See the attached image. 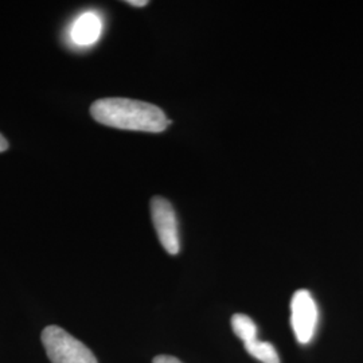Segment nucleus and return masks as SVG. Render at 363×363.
Segmentation results:
<instances>
[{
    "instance_id": "7",
    "label": "nucleus",
    "mask_w": 363,
    "mask_h": 363,
    "mask_svg": "<svg viewBox=\"0 0 363 363\" xmlns=\"http://www.w3.org/2000/svg\"><path fill=\"white\" fill-rule=\"evenodd\" d=\"M232 327H233L234 334L244 342V345L255 339H259L257 325L247 315H242V313L234 315L232 318Z\"/></svg>"
},
{
    "instance_id": "1",
    "label": "nucleus",
    "mask_w": 363,
    "mask_h": 363,
    "mask_svg": "<svg viewBox=\"0 0 363 363\" xmlns=\"http://www.w3.org/2000/svg\"><path fill=\"white\" fill-rule=\"evenodd\" d=\"M91 115L97 123L117 130L163 132L171 124L166 113L154 104L111 97L94 101Z\"/></svg>"
},
{
    "instance_id": "3",
    "label": "nucleus",
    "mask_w": 363,
    "mask_h": 363,
    "mask_svg": "<svg viewBox=\"0 0 363 363\" xmlns=\"http://www.w3.org/2000/svg\"><path fill=\"white\" fill-rule=\"evenodd\" d=\"M319 311L307 289H298L291 300V325L300 345H308L315 337Z\"/></svg>"
},
{
    "instance_id": "2",
    "label": "nucleus",
    "mask_w": 363,
    "mask_h": 363,
    "mask_svg": "<svg viewBox=\"0 0 363 363\" xmlns=\"http://www.w3.org/2000/svg\"><path fill=\"white\" fill-rule=\"evenodd\" d=\"M40 337L52 363H99L82 342L58 325L46 327Z\"/></svg>"
},
{
    "instance_id": "5",
    "label": "nucleus",
    "mask_w": 363,
    "mask_h": 363,
    "mask_svg": "<svg viewBox=\"0 0 363 363\" xmlns=\"http://www.w3.org/2000/svg\"><path fill=\"white\" fill-rule=\"evenodd\" d=\"M103 31V22L94 13L79 15L72 27V39L78 46H91L97 42Z\"/></svg>"
},
{
    "instance_id": "8",
    "label": "nucleus",
    "mask_w": 363,
    "mask_h": 363,
    "mask_svg": "<svg viewBox=\"0 0 363 363\" xmlns=\"http://www.w3.org/2000/svg\"><path fill=\"white\" fill-rule=\"evenodd\" d=\"M154 363H182L178 358L171 355H159L154 359Z\"/></svg>"
},
{
    "instance_id": "10",
    "label": "nucleus",
    "mask_w": 363,
    "mask_h": 363,
    "mask_svg": "<svg viewBox=\"0 0 363 363\" xmlns=\"http://www.w3.org/2000/svg\"><path fill=\"white\" fill-rule=\"evenodd\" d=\"M9 150V142L4 139V136L0 133V152H4Z\"/></svg>"
},
{
    "instance_id": "9",
    "label": "nucleus",
    "mask_w": 363,
    "mask_h": 363,
    "mask_svg": "<svg viewBox=\"0 0 363 363\" xmlns=\"http://www.w3.org/2000/svg\"><path fill=\"white\" fill-rule=\"evenodd\" d=\"M127 3H128L130 6H133V7H144V6L148 4L147 0H128Z\"/></svg>"
},
{
    "instance_id": "4",
    "label": "nucleus",
    "mask_w": 363,
    "mask_h": 363,
    "mask_svg": "<svg viewBox=\"0 0 363 363\" xmlns=\"http://www.w3.org/2000/svg\"><path fill=\"white\" fill-rule=\"evenodd\" d=\"M151 217L162 247L169 255H178L181 250V240L178 220L172 205L163 196H154L151 199Z\"/></svg>"
},
{
    "instance_id": "6",
    "label": "nucleus",
    "mask_w": 363,
    "mask_h": 363,
    "mask_svg": "<svg viewBox=\"0 0 363 363\" xmlns=\"http://www.w3.org/2000/svg\"><path fill=\"white\" fill-rule=\"evenodd\" d=\"M245 350L249 355H252L261 363H280L277 351L274 346L268 342L255 339L249 343H245Z\"/></svg>"
}]
</instances>
